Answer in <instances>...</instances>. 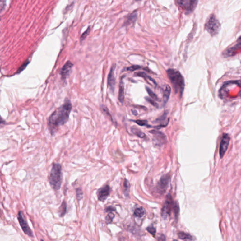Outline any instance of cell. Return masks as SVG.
I'll return each mask as SVG.
<instances>
[{
    "label": "cell",
    "mask_w": 241,
    "mask_h": 241,
    "mask_svg": "<svg viewBox=\"0 0 241 241\" xmlns=\"http://www.w3.org/2000/svg\"><path fill=\"white\" fill-rule=\"evenodd\" d=\"M167 114V112H165L162 116L155 120V123H160L161 122L164 121L166 118Z\"/></svg>",
    "instance_id": "obj_29"
},
{
    "label": "cell",
    "mask_w": 241,
    "mask_h": 241,
    "mask_svg": "<svg viewBox=\"0 0 241 241\" xmlns=\"http://www.w3.org/2000/svg\"><path fill=\"white\" fill-rule=\"evenodd\" d=\"M146 229H147V231L150 233L152 235H154L156 233V230L154 227H148Z\"/></svg>",
    "instance_id": "obj_33"
},
{
    "label": "cell",
    "mask_w": 241,
    "mask_h": 241,
    "mask_svg": "<svg viewBox=\"0 0 241 241\" xmlns=\"http://www.w3.org/2000/svg\"><path fill=\"white\" fill-rule=\"evenodd\" d=\"M49 181L51 188L58 190L61 188L62 181V170L61 165L54 163L49 173Z\"/></svg>",
    "instance_id": "obj_3"
},
{
    "label": "cell",
    "mask_w": 241,
    "mask_h": 241,
    "mask_svg": "<svg viewBox=\"0 0 241 241\" xmlns=\"http://www.w3.org/2000/svg\"><path fill=\"white\" fill-rule=\"evenodd\" d=\"M41 241H44V240H41Z\"/></svg>",
    "instance_id": "obj_39"
},
{
    "label": "cell",
    "mask_w": 241,
    "mask_h": 241,
    "mask_svg": "<svg viewBox=\"0 0 241 241\" xmlns=\"http://www.w3.org/2000/svg\"><path fill=\"white\" fill-rule=\"evenodd\" d=\"M17 218H18L20 225H21L24 232L25 234L28 235V236H30V237H33L34 235H33V232L31 230V229L29 228L28 223L25 220L22 211H19L18 215H17Z\"/></svg>",
    "instance_id": "obj_6"
},
{
    "label": "cell",
    "mask_w": 241,
    "mask_h": 241,
    "mask_svg": "<svg viewBox=\"0 0 241 241\" xmlns=\"http://www.w3.org/2000/svg\"><path fill=\"white\" fill-rule=\"evenodd\" d=\"M137 19V14L136 12L133 13L128 16L125 24L126 25H129L133 23L136 21Z\"/></svg>",
    "instance_id": "obj_17"
},
{
    "label": "cell",
    "mask_w": 241,
    "mask_h": 241,
    "mask_svg": "<svg viewBox=\"0 0 241 241\" xmlns=\"http://www.w3.org/2000/svg\"><path fill=\"white\" fill-rule=\"evenodd\" d=\"M170 180V176L169 174L164 175L162 176L158 181L157 185V188L160 193H164L165 192Z\"/></svg>",
    "instance_id": "obj_9"
},
{
    "label": "cell",
    "mask_w": 241,
    "mask_h": 241,
    "mask_svg": "<svg viewBox=\"0 0 241 241\" xmlns=\"http://www.w3.org/2000/svg\"><path fill=\"white\" fill-rule=\"evenodd\" d=\"M205 29L212 36L219 33L220 29V24L214 15L210 16L205 23Z\"/></svg>",
    "instance_id": "obj_4"
},
{
    "label": "cell",
    "mask_w": 241,
    "mask_h": 241,
    "mask_svg": "<svg viewBox=\"0 0 241 241\" xmlns=\"http://www.w3.org/2000/svg\"><path fill=\"white\" fill-rule=\"evenodd\" d=\"M114 216L113 213L110 212L106 218V222L107 224L111 223L112 222L114 218Z\"/></svg>",
    "instance_id": "obj_27"
},
{
    "label": "cell",
    "mask_w": 241,
    "mask_h": 241,
    "mask_svg": "<svg viewBox=\"0 0 241 241\" xmlns=\"http://www.w3.org/2000/svg\"><path fill=\"white\" fill-rule=\"evenodd\" d=\"M73 67V64L70 61H68L65 63L60 71L61 78L62 80H66L67 77Z\"/></svg>",
    "instance_id": "obj_12"
},
{
    "label": "cell",
    "mask_w": 241,
    "mask_h": 241,
    "mask_svg": "<svg viewBox=\"0 0 241 241\" xmlns=\"http://www.w3.org/2000/svg\"><path fill=\"white\" fill-rule=\"evenodd\" d=\"M72 109L71 101L66 100L64 104L49 116L48 125L51 135L54 134L59 126L64 125L68 120Z\"/></svg>",
    "instance_id": "obj_1"
},
{
    "label": "cell",
    "mask_w": 241,
    "mask_h": 241,
    "mask_svg": "<svg viewBox=\"0 0 241 241\" xmlns=\"http://www.w3.org/2000/svg\"><path fill=\"white\" fill-rule=\"evenodd\" d=\"M115 67H116L115 64H114L112 66L108 78V86L112 91H114L115 85V79L114 77V70H115Z\"/></svg>",
    "instance_id": "obj_11"
},
{
    "label": "cell",
    "mask_w": 241,
    "mask_h": 241,
    "mask_svg": "<svg viewBox=\"0 0 241 241\" xmlns=\"http://www.w3.org/2000/svg\"><path fill=\"white\" fill-rule=\"evenodd\" d=\"M146 91H147L148 94H149V96L151 97L152 99H154V100H159V99L157 97V95L155 94L149 88L146 87Z\"/></svg>",
    "instance_id": "obj_23"
},
{
    "label": "cell",
    "mask_w": 241,
    "mask_h": 241,
    "mask_svg": "<svg viewBox=\"0 0 241 241\" xmlns=\"http://www.w3.org/2000/svg\"><path fill=\"white\" fill-rule=\"evenodd\" d=\"M135 76H136L141 77L145 78L146 79H148L149 80L152 81L154 84L156 85V82H155V81L153 78H152L151 77L147 76V75H146L145 73H144V72H137V73H136L135 74Z\"/></svg>",
    "instance_id": "obj_20"
},
{
    "label": "cell",
    "mask_w": 241,
    "mask_h": 241,
    "mask_svg": "<svg viewBox=\"0 0 241 241\" xmlns=\"http://www.w3.org/2000/svg\"><path fill=\"white\" fill-rule=\"evenodd\" d=\"M118 99L122 104H123L124 100V84L123 81L122 80L119 85V97Z\"/></svg>",
    "instance_id": "obj_15"
},
{
    "label": "cell",
    "mask_w": 241,
    "mask_h": 241,
    "mask_svg": "<svg viewBox=\"0 0 241 241\" xmlns=\"http://www.w3.org/2000/svg\"><path fill=\"white\" fill-rule=\"evenodd\" d=\"M76 197L79 200H81L83 197V192L81 188H78L76 189Z\"/></svg>",
    "instance_id": "obj_28"
},
{
    "label": "cell",
    "mask_w": 241,
    "mask_h": 241,
    "mask_svg": "<svg viewBox=\"0 0 241 241\" xmlns=\"http://www.w3.org/2000/svg\"><path fill=\"white\" fill-rule=\"evenodd\" d=\"M131 131L134 134L136 135L139 137H141V138H144L146 137V135L142 131H141L140 129L138 128H136L135 127H132L131 128Z\"/></svg>",
    "instance_id": "obj_18"
},
{
    "label": "cell",
    "mask_w": 241,
    "mask_h": 241,
    "mask_svg": "<svg viewBox=\"0 0 241 241\" xmlns=\"http://www.w3.org/2000/svg\"><path fill=\"white\" fill-rule=\"evenodd\" d=\"M150 133L154 135L155 139L159 144H163L166 141L165 135L160 131L157 130H152L150 131Z\"/></svg>",
    "instance_id": "obj_14"
},
{
    "label": "cell",
    "mask_w": 241,
    "mask_h": 241,
    "mask_svg": "<svg viewBox=\"0 0 241 241\" xmlns=\"http://www.w3.org/2000/svg\"><path fill=\"white\" fill-rule=\"evenodd\" d=\"M115 208L112 207V206H109V207L106 208L105 211H106V212H109L110 213V212H111L112 211H115Z\"/></svg>",
    "instance_id": "obj_35"
},
{
    "label": "cell",
    "mask_w": 241,
    "mask_h": 241,
    "mask_svg": "<svg viewBox=\"0 0 241 241\" xmlns=\"http://www.w3.org/2000/svg\"><path fill=\"white\" fill-rule=\"evenodd\" d=\"M167 73L175 92L179 93L181 97L185 88V81L183 76L179 71L174 69H169L167 71Z\"/></svg>",
    "instance_id": "obj_2"
},
{
    "label": "cell",
    "mask_w": 241,
    "mask_h": 241,
    "mask_svg": "<svg viewBox=\"0 0 241 241\" xmlns=\"http://www.w3.org/2000/svg\"><path fill=\"white\" fill-rule=\"evenodd\" d=\"M134 122H135L137 124L140 125V126H143L147 125V122L145 120H136V121H134Z\"/></svg>",
    "instance_id": "obj_32"
},
{
    "label": "cell",
    "mask_w": 241,
    "mask_h": 241,
    "mask_svg": "<svg viewBox=\"0 0 241 241\" xmlns=\"http://www.w3.org/2000/svg\"><path fill=\"white\" fill-rule=\"evenodd\" d=\"M174 209L175 215V217L177 218L178 216V213H179V209L178 204L176 203V202H174Z\"/></svg>",
    "instance_id": "obj_30"
},
{
    "label": "cell",
    "mask_w": 241,
    "mask_h": 241,
    "mask_svg": "<svg viewBox=\"0 0 241 241\" xmlns=\"http://www.w3.org/2000/svg\"><path fill=\"white\" fill-rule=\"evenodd\" d=\"M158 241H166V237L163 234H161L158 237Z\"/></svg>",
    "instance_id": "obj_37"
},
{
    "label": "cell",
    "mask_w": 241,
    "mask_h": 241,
    "mask_svg": "<svg viewBox=\"0 0 241 241\" xmlns=\"http://www.w3.org/2000/svg\"><path fill=\"white\" fill-rule=\"evenodd\" d=\"M140 68H141V67H140V66H137V65H134V66L128 67L127 69H126V70L129 71H134Z\"/></svg>",
    "instance_id": "obj_31"
},
{
    "label": "cell",
    "mask_w": 241,
    "mask_h": 241,
    "mask_svg": "<svg viewBox=\"0 0 241 241\" xmlns=\"http://www.w3.org/2000/svg\"><path fill=\"white\" fill-rule=\"evenodd\" d=\"M132 112L133 114L134 115H137V112L136 111V110H134V111L132 110Z\"/></svg>",
    "instance_id": "obj_38"
},
{
    "label": "cell",
    "mask_w": 241,
    "mask_h": 241,
    "mask_svg": "<svg viewBox=\"0 0 241 241\" xmlns=\"http://www.w3.org/2000/svg\"><path fill=\"white\" fill-rule=\"evenodd\" d=\"M67 212V203L65 201L63 202L59 209V215L61 217H63Z\"/></svg>",
    "instance_id": "obj_19"
},
{
    "label": "cell",
    "mask_w": 241,
    "mask_h": 241,
    "mask_svg": "<svg viewBox=\"0 0 241 241\" xmlns=\"http://www.w3.org/2000/svg\"><path fill=\"white\" fill-rule=\"evenodd\" d=\"M177 4L180 7L184 9L187 13H190L192 12L197 5V1H188V0H183V1H177Z\"/></svg>",
    "instance_id": "obj_5"
},
{
    "label": "cell",
    "mask_w": 241,
    "mask_h": 241,
    "mask_svg": "<svg viewBox=\"0 0 241 241\" xmlns=\"http://www.w3.org/2000/svg\"><path fill=\"white\" fill-rule=\"evenodd\" d=\"M90 27H89L88 28V29H87V30H86V31H85V32L83 33V34H82V35H81V37L80 38L81 42L84 41V40H85L87 36L88 35H89V34H90Z\"/></svg>",
    "instance_id": "obj_25"
},
{
    "label": "cell",
    "mask_w": 241,
    "mask_h": 241,
    "mask_svg": "<svg viewBox=\"0 0 241 241\" xmlns=\"http://www.w3.org/2000/svg\"><path fill=\"white\" fill-rule=\"evenodd\" d=\"M146 100L151 105L154 107H155V108H158L159 107V105L157 104L156 102L155 101V100H153V99H151V98H149V97H146L145 98Z\"/></svg>",
    "instance_id": "obj_26"
},
{
    "label": "cell",
    "mask_w": 241,
    "mask_h": 241,
    "mask_svg": "<svg viewBox=\"0 0 241 241\" xmlns=\"http://www.w3.org/2000/svg\"><path fill=\"white\" fill-rule=\"evenodd\" d=\"M240 48H241V37L237 40V44H235L234 46L226 49L224 52L223 55L227 57L234 55V53H236L238 49Z\"/></svg>",
    "instance_id": "obj_13"
},
{
    "label": "cell",
    "mask_w": 241,
    "mask_h": 241,
    "mask_svg": "<svg viewBox=\"0 0 241 241\" xmlns=\"http://www.w3.org/2000/svg\"><path fill=\"white\" fill-rule=\"evenodd\" d=\"M174 202L173 201V199L170 195H168L162 209V216H163V218L166 219L168 216L169 215L171 210L172 208H174Z\"/></svg>",
    "instance_id": "obj_7"
},
{
    "label": "cell",
    "mask_w": 241,
    "mask_h": 241,
    "mask_svg": "<svg viewBox=\"0 0 241 241\" xmlns=\"http://www.w3.org/2000/svg\"><path fill=\"white\" fill-rule=\"evenodd\" d=\"M134 214L135 216H136V217L141 218L144 215L145 211L142 208H138L135 210Z\"/></svg>",
    "instance_id": "obj_22"
},
{
    "label": "cell",
    "mask_w": 241,
    "mask_h": 241,
    "mask_svg": "<svg viewBox=\"0 0 241 241\" xmlns=\"http://www.w3.org/2000/svg\"><path fill=\"white\" fill-rule=\"evenodd\" d=\"M111 188L109 185H105L99 189L97 191V196L98 199L100 201L104 202L110 194Z\"/></svg>",
    "instance_id": "obj_10"
},
{
    "label": "cell",
    "mask_w": 241,
    "mask_h": 241,
    "mask_svg": "<svg viewBox=\"0 0 241 241\" xmlns=\"http://www.w3.org/2000/svg\"><path fill=\"white\" fill-rule=\"evenodd\" d=\"M123 186H124V194H125V196H128L129 195V190H130V185L129 181L126 179L124 180Z\"/></svg>",
    "instance_id": "obj_24"
},
{
    "label": "cell",
    "mask_w": 241,
    "mask_h": 241,
    "mask_svg": "<svg viewBox=\"0 0 241 241\" xmlns=\"http://www.w3.org/2000/svg\"><path fill=\"white\" fill-rule=\"evenodd\" d=\"M174 241H175V240H174Z\"/></svg>",
    "instance_id": "obj_40"
},
{
    "label": "cell",
    "mask_w": 241,
    "mask_h": 241,
    "mask_svg": "<svg viewBox=\"0 0 241 241\" xmlns=\"http://www.w3.org/2000/svg\"><path fill=\"white\" fill-rule=\"evenodd\" d=\"M230 137L228 134L224 133L223 135L220 144V150H219V154L220 157L222 158L224 156L226 151L228 150V147L229 144Z\"/></svg>",
    "instance_id": "obj_8"
},
{
    "label": "cell",
    "mask_w": 241,
    "mask_h": 241,
    "mask_svg": "<svg viewBox=\"0 0 241 241\" xmlns=\"http://www.w3.org/2000/svg\"><path fill=\"white\" fill-rule=\"evenodd\" d=\"M29 62V61H28V62H26H26H25V64H23V65H22L21 67L19 69V70H18V71H17L18 73H20V72H21L22 71H23V70L26 67V66H27V65H28Z\"/></svg>",
    "instance_id": "obj_34"
},
{
    "label": "cell",
    "mask_w": 241,
    "mask_h": 241,
    "mask_svg": "<svg viewBox=\"0 0 241 241\" xmlns=\"http://www.w3.org/2000/svg\"><path fill=\"white\" fill-rule=\"evenodd\" d=\"M1 11L2 12L3 9L5 8L6 6V1H1Z\"/></svg>",
    "instance_id": "obj_36"
},
{
    "label": "cell",
    "mask_w": 241,
    "mask_h": 241,
    "mask_svg": "<svg viewBox=\"0 0 241 241\" xmlns=\"http://www.w3.org/2000/svg\"><path fill=\"white\" fill-rule=\"evenodd\" d=\"M171 92V88L169 85H167L164 91V97H163V105H165L167 103Z\"/></svg>",
    "instance_id": "obj_16"
},
{
    "label": "cell",
    "mask_w": 241,
    "mask_h": 241,
    "mask_svg": "<svg viewBox=\"0 0 241 241\" xmlns=\"http://www.w3.org/2000/svg\"><path fill=\"white\" fill-rule=\"evenodd\" d=\"M178 236L179 238L183 240H186V239H188V240H194L193 236H191L189 234L183 232H180L178 234Z\"/></svg>",
    "instance_id": "obj_21"
}]
</instances>
